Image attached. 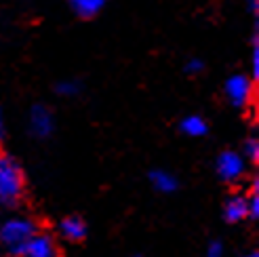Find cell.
Listing matches in <instances>:
<instances>
[{
    "mask_svg": "<svg viewBox=\"0 0 259 257\" xmlns=\"http://www.w3.org/2000/svg\"><path fill=\"white\" fill-rule=\"evenodd\" d=\"M242 169H244V160L236 152H224L222 156L217 158V173L222 179H226V182H234V179H238Z\"/></svg>",
    "mask_w": 259,
    "mask_h": 257,
    "instance_id": "cell-5",
    "label": "cell"
},
{
    "mask_svg": "<svg viewBox=\"0 0 259 257\" xmlns=\"http://www.w3.org/2000/svg\"><path fill=\"white\" fill-rule=\"evenodd\" d=\"M23 171L19 162L9 156L7 152H0V202L3 204H15L23 194Z\"/></svg>",
    "mask_w": 259,
    "mask_h": 257,
    "instance_id": "cell-1",
    "label": "cell"
},
{
    "mask_svg": "<svg viewBox=\"0 0 259 257\" xmlns=\"http://www.w3.org/2000/svg\"><path fill=\"white\" fill-rule=\"evenodd\" d=\"M226 95L230 97V101L234 106H244L253 95V84L247 76H242V74L230 76L226 82Z\"/></svg>",
    "mask_w": 259,
    "mask_h": 257,
    "instance_id": "cell-4",
    "label": "cell"
},
{
    "mask_svg": "<svg viewBox=\"0 0 259 257\" xmlns=\"http://www.w3.org/2000/svg\"><path fill=\"white\" fill-rule=\"evenodd\" d=\"M61 234L66 238H70V240H74V242H78L87 234V226H84V222L80 220V217H76V215L66 217V220L61 222Z\"/></svg>",
    "mask_w": 259,
    "mask_h": 257,
    "instance_id": "cell-8",
    "label": "cell"
},
{
    "mask_svg": "<svg viewBox=\"0 0 259 257\" xmlns=\"http://www.w3.org/2000/svg\"><path fill=\"white\" fill-rule=\"evenodd\" d=\"M249 215L251 217H259V196H257V190H255V194L251 196V200H249Z\"/></svg>",
    "mask_w": 259,
    "mask_h": 257,
    "instance_id": "cell-14",
    "label": "cell"
},
{
    "mask_svg": "<svg viewBox=\"0 0 259 257\" xmlns=\"http://www.w3.org/2000/svg\"><path fill=\"white\" fill-rule=\"evenodd\" d=\"M150 179H152L154 188H156L158 192H173L177 188V179L169 173H164V171H154L150 175Z\"/></svg>",
    "mask_w": 259,
    "mask_h": 257,
    "instance_id": "cell-11",
    "label": "cell"
},
{
    "mask_svg": "<svg viewBox=\"0 0 259 257\" xmlns=\"http://www.w3.org/2000/svg\"><path fill=\"white\" fill-rule=\"evenodd\" d=\"M30 131L36 137H49L53 131V114L45 106H34L30 112Z\"/></svg>",
    "mask_w": 259,
    "mask_h": 257,
    "instance_id": "cell-6",
    "label": "cell"
},
{
    "mask_svg": "<svg viewBox=\"0 0 259 257\" xmlns=\"http://www.w3.org/2000/svg\"><path fill=\"white\" fill-rule=\"evenodd\" d=\"M5 137V122H3V114H0V139Z\"/></svg>",
    "mask_w": 259,
    "mask_h": 257,
    "instance_id": "cell-18",
    "label": "cell"
},
{
    "mask_svg": "<svg viewBox=\"0 0 259 257\" xmlns=\"http://www.w3.org/2000/svg\"><path fill=\"white\" fill-rule=\"evenodd\" d=\"M181 131L190 137H200L209 131V124H206L204 118H200V116H188V118L181 120Z\"/></svg>",
    "mask_w": 259,
    "mask_h": 257,
    "instance_id": "cell-10",
    "label": "cell"
},
{
    "mask_svg": "<svg viewBox=\"0 0 259 257\" xmlns=\"http://www.w3.org/2000/svg\"><path fill=\"white\" fill-rule=\"evenodd\" d=\"M70 5L76 15H80L82 19H91L101 11V7L106 5V0H70Z\"/></svg>",
    "mask_w": 259,
    "mask_h": 257,
    "instance_id": "cell-9",
    "label": "cell"
},
{
    "mask_svg": "<svg viewBox=\"0 0 259 257\" xmlns=\"http://www.w3.org/2000/svg\"><path fill=\"white\" fill-rule=\"evenodd\" d=\"M76 91H78V84H76V82H61L57 87V93L59 95H74Z\"/></svg>",
    "mask_w": 259,
    "mask_h": 257,
    "instance_id": "cell-13",
    "label": "cell"
},
{
    "mask_svg": "<svg viewBox=\"0 0 259 257\" xmlns=\"http://www.w3.org/2000/svg\"><path fill=\"white\" fill-rule=\"evenodd\" d=\"M202 68H204V63H202L200 59H190V61H188V66H186V70H188V72H192V74L200 72Z\"/></svg>",
    "mask_w": 259,
    "mask_h": 257,
    "instance_id": "cell-15",
    "label": "cell"
},
{
    "mask_svg": "<svg viewBox=\"0 0 259 257\" xmlns=\"http://www.w3.org/2000/svg\"><path fill=\"white\" fill-rule=\"evenodd\" d=\"M244 154H247L253 162H257V158H259V144H257V139H249L247 144H244Z\"/></svg>",
    "mask_w": 259,
    "mask_h": 257,
    "instance_id": "cell-12",
    "label": "cell"
},
{
    "mask_svg": "<svg viewBox=\"0 0 259 257\" xmlns=\"http://www.w3.org/2000/svg\"><path fill=\"white\" fill-rule=\"evenodd\" d=\"M253 72H255V78L259 76V49L255 42V51H253Z\"/></svg>",
    "mask_w": 259,
    "mask_h": 257,
    "instance_id": "cell-17",
    "label": "cell"
},
{
    "mask_svg": "<svg viewBox=\"0 0 259 257\" xmlns=\"http://www.w3.org/2000/svg\"><path fill=\"white\" fill-rule=\"evenodd\" d=\"M224 253V245L222 242H211L209 245V255L211 257H217V255H222Z\"/></svg>",
    "mask_w": 259,
    "mask_h": 257,
    "instance_id": "cell-16",
    "label": "cell"
},
{
    "mask_svg": "<svg viewBox=\"0 0 259 257\" xmlns=\"http://www.w3.org/2000/svg\"><path fill=\"white\" fill-rule=\"evenodd\" d=\"M34 232H36V226L30 220H23V217H19V220H9L3 228H0V240L9 247V251L13 255H17L19 247Z\"/></svg>",
    "mask_w": 259,
    "mask_h": 257,
    "instance_id": "cell-2",
    "label": "cell"
},
{
    "mask_svg": "<svg viewBox=\"0 0 259 257\" xmlns=\"http://www.w3.org/2000/svg\"><path fill=\"white\" fill-rule=\"evenodd\" d=\"M224 215H226V220H228L230 224L244 220V217L249 215V200L242 198V196H232V198L226 202Z\"/></svg>",
    "mask_w": 259,
    "mask_h": 257,
    "instance_id": "cell-7",
    "label": "cell"
},
{
    "mask_svg": "<svg viewBox=\"0 0 259 257\" xmlns=\"http://www.w3.org/2000/svg\"><path fill=\"white\" fill-rule=\"evenodd\" d=\"M55 253H57V247L53 238L47 234H36V232L17 251V255H25V257H53Z\"/></svg>",
    "mask_w": 259,
    "mask_h": 257,
    "instance_id": "cell-3",
    "label": "cell"
}]
</instances>
